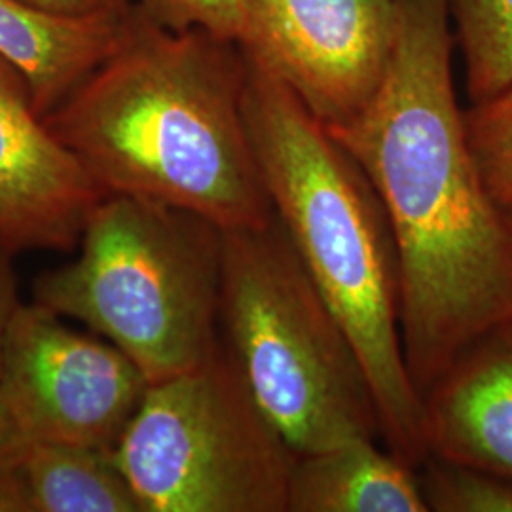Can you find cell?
Returning a JSON list of instances; mask_svg holds the SVG:
<instances>
[{"label":"cell","mask_w":512,"mask_h":512,"mask_svg":"<svg viewBox=\"0 0 512 512\" xmlns=\"http://www.w3.org/2000/svg\"><path fill=\"white\" fill-rule=\"evenodd\" d=\"M393 8L380 90L329 131L384 202L399 255L404 357L423 399L473 340L512 319V245L454 92L450 0H393Z\"/></svg>","instance_id":"cell-1"},{"label":"cell","mask_w":512,"mask_h":512,"mask_svg":"<svg viewBox=\"0 0 512 512\" xmlns=\"http://www.w3.org/2000/svg\"><path fill=\"white\" fill-rule=\"evenodd\" d=\"M238 40L169 29L135 2L110 52L44 116L99 188L198 213L222 230L275 215L243 116Z\"/></svg>","instance_id":"cell-2"},{"label":"cell","mask_w":512,"mask_h":512,"mask_svg":"<svg viewBox=\"0 0 512 512\" xmlns=\"http://www.w3.org/2000/svg\"><path fill=\"white\" fill-rule=\"evenodd\" d=\"M243 57V116L275 215L363 359L382 442L418 469L429 458L423 399L404 357L399 255L384 202L298 97Z\"/></svg>","instance_id":"cell-3"},{"label":"cell","mask_w":512,"mask_h":512,"mask_svg":"<svg viewBox=\"0 0 512 512\" xmlns=\"http://www.w3.org/2000/svg\"><path fill=\"white\" fill-rule=\"evenodd\" d=\"M71 262L40 274L33 302L124 351L148 382L209 361L220 344L224 230L198 213L110 194Z\"/></svg>","instance_id":"cell-4"},{"label":"cell","mask_w":512,"mask_h":512,"mask_svg":"<svg viewBox=\"0 0 512 512\" xmlns=\"http://www.w3.org/2000/svg\"><path fill=\"white\" fill-rule=\"evenodd\" d=\"M220 342L296 456L382 440L363 359L277 215L224 230Z\"/></svg>","instance_id":"cell-5"},{"label":"cell","mask_w":512,"mask_h":512,"mask_svg":"<svg viewBox=\"0 0 512 512\" xmlns=\"http://www.w3.org/2000/svg\"><path fill=\"white\" fill-rule=\"evenodd\" d=\"M114 454L143 512H287L298 458L222 344L148 384Z\"/></svg>","instance_id":"cell-6"},{"label":"cell","mask_w":512,"mask_h":512,"mask_svg":"<svg viewBox=\"0 0 512 512\" xmlns=\"http://www.w3.org/2000/svg\"><path fill=\"white\" fill-rule=\"evenodd\" d=\"M37 302H19L2 348L0 459L37 444L116 452L150 382L124 351Z\"/></svg>","instance_id":"cell-7"},{"label":"cell","mask_w":512,"mask_h":512,"mask_svg":"<svg viewBox=\"0 0 512 512\" xmlns=\"http://www.w3.org/2000/svg\"><path fill=\"white\" fill-rule=\"evenodd\" d=\"M393 38V0H241V52L327 129L346 126L374 99Z\"/></svg>","instance_id":"cell-8"},{"label":"cell","mask_w":512,"mask_h":512,"mask_svg":"<svg viewBox=\"0 0 512 512\" xmlns=\"http://www.w3.org/2000/svg\"><path fill=\"white\" fill-rule=\"evenodd\" d=\"M105 196L48 128L23 74L0 57V249L74 251Z\"/></svg>","instance_id":"cell-9"},{"label":"cell","mask_w":512,"mask_h":512,"mask_svg":"<svg viewBox=\"0 0 512 512\" xmlns=\"http://www.w3.org/2000/svg\"><path fill=\"white\" fill-rule=\"evenodd\" d=\"M429 456L512 478V319L482 332L423 395Z\"/></svg>","instance_id":"cell-10"},{"label":"cell","mask_w":512,"mask_h":512,"mask_svg":"<svg viewBox=\"0 0 512 512\" xmlns=\"http://www.w3.org/2000/svg\"><path fill=\"white\" fill-rule=\"evenodd\" d=\"M124 16L63 18L23 0H0V57L23 74L46 116L112 52Z\"/></svg>","instance_id":"cell-11"},{"label":"cell","mask_w":512,"mask_h":512,"mask_svg":"<svg viewBox=\"0 0 512 512\" xmlns=\"http://www.w3.org/2000/svg\"><path fill=\"white\" fill-rule=\"evenodd\" d=\"M378 444L351 440L298 456L287 512H429L418 469Z\"/></svg>","instance_id":"cell-12"},{"label":"cell","mask_w":512,"mask_h":512,"mask_svg":"<svg viewBox=\"0 0 512 512\" xmlns=\"http://www.w3.org/2000/svg\"><path fill=\"white\" fill-rule=\"evenodd\" d=\"M4 461L16 463L31 512H143L110 450L37 444Z\"/></svg>","instance_id":"cell-13"},{"label":"cell","mask_w":512,"mask_h":512,"mask_svg":"<svg viewBox=\"0 0 512 512\" xmlns=\"http://www.w3.org/2000/svg\"><path fill=\"white\" fill-rule=\"evenodd\" d=\"M471 105L512 88V0H450Z\"/></svg>","instance_id":"cell-14"},{"label":"cell","mask_w":512,"mask_h":512,"mask_svg":"<svg viewBox=\"0 0 512 512\" xmlns=\"http://www.w3.org/2000/svg\"><path fill=\"white\" fill-rule=\"evenodd\" d=\"M478 177L501 213L512 211V88L463 112Z\"/></svg>","instance_id":"cell-15"},{"label":"cell","mask_w":512,"mask_h":512,"mask_svg":"<svg viewBox=\"0 0 512 512\" xmlns=\"http://www.w3.org/2000/svg\"><path fill=\"white\" fill-rule=\"evenodd\" d=\"M429 512H512V478L429 456L418 467Z\"/></svg>","instance_id":"cell-16"},{"label":"cell","mask_w":512,"mask_h":512,"mask_svg":"<svg viewBox=\"0 0 512 512\" xmlns=\"http://www.w3.org/2000/svg\"><path fill=\"white\" fill-rule=\"evenodd\" d=\"M148 16L169 29L200 27L219 37L238 40L241 0H135Z\"/></svg>","instance_id":"cell-17"},{"label":"cell","mask_w":512,"mask_h":512,"mask_svg":"<svg viewBox=\"0 0 512 512\" xmlns=\"http://www.w3.org/2000/svg\"><path fill=\"white\" fill-rule=\"evenodd\" d=\"M29 6L63 18H122L135 0H23Z\"/></svg>","instance_id":"cell-18"},{"label":"cell","mask_w":512,"mask_h":512,"mask_svg":"<svg viewBox=\"0 0 512 512\" xmlns=\"http://www.w3.org/2000/svg\"><path fill=\"white\" fill-rule=\"evenodd\" d=\"M21 302L18 289V274L14 268V255L0 249V370H2V348L4 334L12 313Z\"/></svg>","instance_id":"cell-19"},{"label":"cell","mask_w":512,"mask_h":512,"mask_svg":"<svg viewBox=\"0 0 512 512\" xmlns=\"http://www.w3.org/2000/svg\"><path fill=\"white\" fill-rule=\"evenodd\" d=\"M0 512H31L25 482L14 461L0 459Z\"/></svg>","instance_id":"cell-20"},{"label":"cell","mask_w":512,"mask_h":512,"mask_svg":"<svg viewBox=\"0 0 512 512\" xmlns=\"http://www.w3.org/2000/svg\"><path fill=\"white\" fill-rule=\"evenodd\" d=\"M503 219H505V226H507V232H509L512 245V211L511 213H503Z\"/></svg>","instance_id":"cell-21"}]
</instances>
